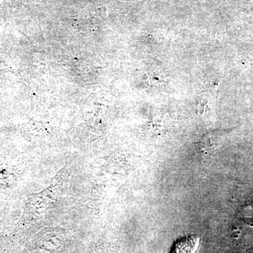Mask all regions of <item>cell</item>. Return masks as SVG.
<instances>
[{"mask_svg":"<svg viewBox=\"0 0 253 253\" xmlns=\"http://www.w3.org/2000/svg\"><path fill=\"white\" fill-rule=\"evenodd\" d=\"M198 245L199 239L196 236H186L176 241L171 253H194Z\"/></svg>","mask_w":253,"mask_h":253,"instance_id":"1","label":"cell"}]
</instances>
